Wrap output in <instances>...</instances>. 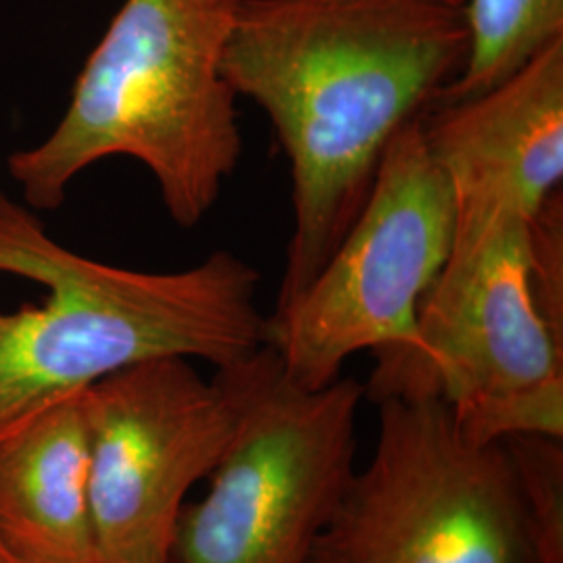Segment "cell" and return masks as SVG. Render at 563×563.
<instances>
[{"label": "cell", "mask_w": 563, "mask_h": 563, "mask_svg": "<svg viewBox=\"0 0 563 563\" xmlns=\"http://www.w3.org/2000/svg\"><path fill=\"white\" fill-rule=\"evenodd\" d=\"M365 388L339 378L318 390L292 383L267 344L249 360L241 430L184 505L167 563H311L355 474Z\"/></svg>", "instance_id": "8992f818"}, {"label": "cell", "mask_w": 563, "mask_h": 563, "mask_svg": "<svg viewBox=\"0 0 563 563\" xmlns=\"http://www.w3.org/2000/svg\"><path fill=\"white\" fill-rule=\"evenodd\" d=\"M260 286L230 251L169 274L88 260L0 188V434L136 363L253 357L272 341Z\"/></svg>", "instance_id": "7a4b0ae2"}, {"label": "cell", "mask_w": 563, "mask_h": 563, "mask_svg": "<svg viewBox=\"0 0 563 563\" xmlns=\"http://www.w3.org/2000/svg\"><path fill=\"white\" fill-rule=\"evenodd\" d=\"M522 484L539 563H563V444L543 434L504 439Z\"/></svg>", "instance_id": "7c38bea8"}, {"label": "cell", "mask_w": 563, "mask_h": 563, "mask_svg": "<svg viewBox=\"0 0 563 563\" xmlns=\"http://www.w3.org/2000/svg\"><path fill=\"white\" fill-rule=\"evenodd\" d=\"M467 51L465 9L446 0H239L223 78L272 121L292 180L276 309L332 257L388 142L460 76Z\"/></svg>", "instance_id": "6da1fadb"}, {"label": "cell", "mask_w": 563, "mask_h": 563, "mask_svg": "<svg viewBox=\"0 0 563 563\" xmlns=\"http://www.w3.org/2000/svg\"><path fill=\"white\" fill-rule=\"evenodd\" d=\"M453 239V192L426 146L420 115L388 142L369 197L332 257L269 316V344L286 376L318 390L362 351L411 349L420 302Z\"/></svg>", "instance_id": "52a82bcc"}, {"label": "cell", "mask_w": 563, "mask_h": 563, "mask_svg": "<svg viewBox=\"0 0 563 563\" xmlns=\"http://www.w3.org/2000/svg\"><path fill=\"white\" fill-rule=\"evenodd\" d=\"M470 51L460 76L432 107L467 101L516 76L563 41V0H465Z\"/></svg>", "instance_id": "8fae6325"}, {"label": "cell", "mask_w": 563, "mask_h": 563, "mask_svg": "<svg viewBox=\"0 0 563 563\" xmlns=\"http://www.w3.org/2000/svg\"><path fill=\"white\" fill-rule=\"evenodd\" d=\"M239 0H125L90 53L53 134L9 157L34 211L109 157L141 162L169 218L195 228L242 159L239 95L223 78Z\"/></svg>", "instance_id": "3957f363"}, {"label": "cell", "mask_w": 563, "mask_h": 563, "mask_svg": "<svg viewBox=\"0 0 563 563\" xmlns=\"http://www.w3.org/2000/svg\"><path fill=\"white\" fill-rule=\"evenodd\" d=\"M0 541L27 563H101L84 388L0 434Z\"/></svg>", "instance_id": "30bf717a"}, {"label": "cell", "mask_w": 563, "mask_h": 563, "mask_svg": "<svg viewBox=\"0 0 563 563\" xmlns=\"http://www.w3.org/2000/svg\"><path fill=\"white\" fill-rule=\"evenodd\" d=\"M455 201V236L499 216L534 222L563 180V41L497 88L422 113Z\"/></svg>", "instance_id": "9c48e42d"}, {"label": "cell", "mask_w": 563, "mask_h": 563, "mask_svg": "<svg viewBox=\"0 0 563 563\" xmlns=\"http://www.w3.org/2000/svg\"><path fill=\"white\" fill-rule=\"evenodd\" d=\"M249 360L205 380L190 360L162 357L84 388L101 563H167L184 497L241 430Z\"/></svg>", "instance_id": "ba28073f"}, {"label": "cell", "mask_w": 563, "mask_h": 563, "mask_svg": "<svg viewBox=\"0 0 563 563\" xmlns=\"http://www.w3.org/2000/svg\"><path fill=\"white\" fill-rule=\"evenodd\" d=\"M365 397L437 393L478 443L563 439V332L532 280L530 222L499 216L457 234L418 309L411 349L376 353Z\"/></svg>", "instance_id": "277c9868"}, {"label": "cell", "mask_w": 563, "mask_h": 563, "mask_svg": "<svg viewBox=\"0 0 563 563\" xmlns=\"http://www.w3.org/2000/svg\"><path fill=\"white\" fill-rule=\"evenodd\" d=\"M0 563H27L21 560L15 551H11L7 544L0 541Z\"/></svg>", "instance_id": "4fadbf2b"}, {"label": "cell", "mask_w": 563, "mask_h": 563, "mask_svg": "<svg viewBox=\"0 0 563 563\" xmlns=\"http://www.w3.org/2000/svg\"><path fill=\"white\" fill-rule=\"evenodd\" d=\"M446 2H453V4H465V0H446Z\"/></svg>", "instance_id": "5bb4252c"}, {"label": "cell", "mask_w": 563, "mask_h": 563, "mask_svg": "<svg viewBox=\"0 0 563 563\" xmlns=\"http://www.w3.org/2000/svg\"><path fill=\"white\" fill-rule=\"evenodd\" d=\"M376 405L374 457L351 476L311 563H539L504 441L470 439L437 393Z\"/></svg>", "instance_id": "5b68a950"}]
</instances>
